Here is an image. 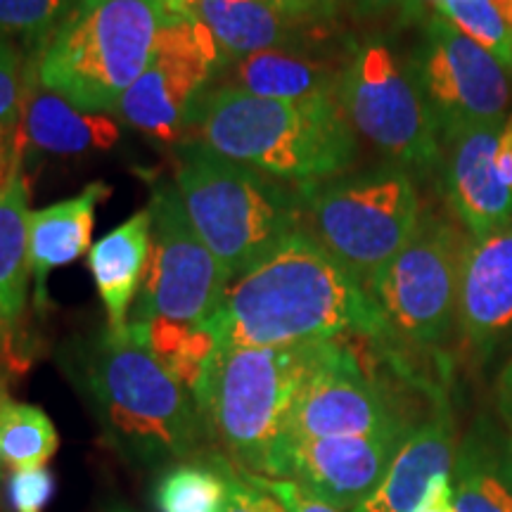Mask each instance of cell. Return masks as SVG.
I'll list each match as a JSON object with an SVG mask.
<instances>
[{"label":"cell","instance_id":"obj_1","mask_svg":"<svg viewBox=\"0 0 512 512\" xmlns=\"http://www.w3.org/2000/svg\"><path fill=\"white\" fill-rule=\"evenodd\" d=\"M207 328L219 351L294 347L349 332L389 335L368 287L306 228L294 230L259 264L230 280Z\"/></svg>","mask_w":512,"mask_h":512},{"label":"cell","instance_id":"obj_2","mask_svg":"<svg viewBox=\"0 0 512 512\" xmlns=\"http://www.w3.org/2000/svg\"><path fill=\"white\" fill-rule=\"evenodd\" d=\"M69 375L86 396L102 437L140 467L176 465L207 437L195 399L131 332L105 330L69 354Z\"/></svg>","mask_w":512,"mask_h":512},{"label":"cell","instance_id":"obj_3","mask_svg":"<svg viewBox=\"0 0 512 512\" xmlns=\"http://www.w3.org/2000/svg\"><path fill=\"white\" fill-rule=\"evenodd\" d=\"M188 131L192 143L278 181H328L356 159V136L337 98L268 100L211 86Z\"/></svg>","mask_w":512,"mask_h":512},{"label":"cell","instance_id":"obj_4","mask_svg":"<svg viewBox=\"0 0 512 512\" xmlns=\"http://www.w3.org/2000/svg\"><path fill=\"white\" fill-rule=\"evenodd\" d=\"M176 15L164 0H79L31 60V76L79 110L117 112Z\"/></svg>","mask_w":512,"mask_h":512},{"label":"cell","instance_id":"obj_5","mask_svg":"<svg viewBox=\"0 0 512 512\" xmlns=\"http://www.w3.org/2000/svg\"><path fill=\"white\" fill-rule=\"evenodd\" d=\"M332 344L335 339L216 354L195 401L209 434L221 441L240 470L273 475L294 399L330 354Z\"/></svg>","mask_w":512,"mask_h":512},{"label":"cell","instance_id":"obj_6","mask_svg":"<svg viewBox=\"0 0 512 512\" xmlns=\"http://www.w3.org/2000/svg\"><path fill=\"white\" fill-rule=\"evenodd\" d=\"M174 185L192 228L230 280L302 228V200L287 185L192 140L181 145Z\"/></svg>","mask_w":512,"mask_h":512},{"label":"cell","instance_id":"obj_7","mask_svg":"<svg viewBox=\"0 0 512 512\" xmlns=\"http://www.w3.org/2000/svg\"><path fill=\"white\" fill-rule=\"evenodd\" d=\"M302 209L313 238L366 287L422 219L413 178L396 164L302 185Z\"/></svg>","mask_w":512,"mask_h":512},{"label":"cell","instance_id":"obj_8","mask_svg":"<svg viewBox=\"0 0 512 512\" xmlns=\"http://www.w3.org/2000/svg\"><path fill=\"white\" fill-rule=\"evenodd\" d=\"M337 102L351 131L396 166L427 169L441 159V128L411 64L380 38L358 46L342 64Z\"/></svg>","mask_w":512,"mask_h":512},{"label":"cell","instance_id":"obj_9","mask_svg":"<svg viewBox=\"0 0 512 512\" xmlns=\"http://www.w3.org/2000/svg\"><path fill=\"white\" fill-rule=\"evenodd\" d=\"M152 238L145 278L128 325L169 320L204 325L223 302L230 278L185 214L174 183L152 181Z\"/></svg>","mask_w":512,"mask_h":512},{"label":"cell","instance_id":"obj_10","mask_svg":"<svg viewBox=\"0 0 512 512\" xmlns=\"http://www.w3.org/2000/svg\"><path fill=\"white\" fill-rule=\"evenodd\" d=\"M465 242L451 223L422 216L411 240L370 280L368 292L389 335L432 347L456 320Z\"/></svg>","mask_w":512,"mask_h":512},{"label":"cell","instance_id":"obj_11","mask_svg":"<svg viewBox=\"0 0 512 512\" xmlns=\"http://www.w3.org/2000/svg\"><path fill=\"white\" fill-rule=\"evenodd\" d=\"M228 60L202 22L174 17L162 29L150 62L121 98L117 112L128 126L159 143H178L202 95Z\"/></svg>","mask_w":512,"mask_h":512},{"label":"cell","instance_id":"obj_12","mask_svg":"<svg viewBox=\"0 0 512 512\" xmlns=\"http://www.w3.org/2000/svg\"><path fill=\"white\" fill-rule=\"evenodd\" d=\"M411 72L439 121L441 138L465 126H498L508 117L510 74L439 12L427 22Z\"/></svg>","mask_w":512,"mask_h":512},{"label":"cell","instance_id":"obj_13","mask_svg":"<svg viewBox=\"0 0 512 512\" xmlns=\"http://www.w3.org/2000/svg\"><path fill=\"white\" fill-rule=\"evenodd\" d=\"M392 432H403V427L380 389L361 373L356 358L335 342L325 361L299 389L287 420L285 441Z\"/></svg>","mask_w":512,"mask_h":512},{"label":"cell","instance_id":"obj_14","mask_svg":"<svg viewBox=\"0 0 512 512\" xmlns=\"http://www.w3.org/2000/svg\"><path fill=\"white\" fill-rule=\"evenodd\" d=\"M403 439L406 432L285 441L275 456L271 477L294 479L351 512L382 482Z\"/></svg>","mask_w":512,"mask_h":512},{"label":"cell","instance_id":"obj_15","mask_svg":"<svg viewBox=\"0 0 512 512\" xmlns=\"http://www.w3.org/2000/svg\"><path fill=\"white\" fill-rule=\"evenodd\" d=\"M498 126H465L444 133V183L453 211L470 238L512 221V190L496 174Z\"/></svg>","mask_w":512,"mask_h":512},{"label":"cell","instance_id":"obj_16","mask_svg":"<svg viewBox=\"0 0 512 512\" xmlns=\"http://www.w3.org/2000/svg\"><path fill=\"white\" fill-rule=\"evenodd\" d=\"M456 320L479 349H491L512 330V221L465 242Z\"/></svg>","mask_w":512,"mask_h":512},{"label":"cell","instance_id":"obj_17","mask_svg":"<svg viewBox=\"0 0 512 512\" xmlns=\"http://www.w3.org/2000/svg\"><path fill=\"white\" fill-rule=\"evenodd\" d=\"M342 67L297 46L261 50L228 62L216 76V88H233L268 100H328L337 98Z\"/></svg>","mask_w":512,"mask_h":512},{"label":"cell","instance_id":"obj_18","mask_svg":"<svg viewBox=\"0 0 512 512\" xmlns=\"http://www.w3.org/2000/svg\"><path fill=\"white\" fill-rule=\"evenodd\" d=\"M110 195V185L95 181L79 195L29 214V261L38 306H46V280L50 271L74 264L83 254L91 252L95 211Z\"/></svg>","mask_w":512,"mask_h":512},{"label":"cell","instance_id":"obj_19","mask_svg":"<svg viewBox=\"0 0 512 512\" xmlns=\"http://www.w3.org/2000/svg\"><path fill=\"white\" fill-rule=\"evenodd\" d=\"M150 238L152 211L145 207L100 238L88 252V268L107 313V330L114 335H124L128 330V316L150 259Z\"/></svg>","mask_w":512,"mask_h":512},{"label":"cell","instance_id":"obj_20","mask_svg":"<svg viewBox=\"0 0 512 512\" xmlns=\"http://www.w3.org/2000/svg\"><path fill=\"white\" fill-rule=\"evenodd\" d=\"M453 458L456 448L448 420L425 422L406 434L382 482L351 512H415L434 479L451 475Z\"/></svg>","mask_w":512,"mask_h":512},{"label":"cell","instance_id":"obj_21","mask_svg":"<svg viewBox=\"0 0 512 512\" xmlns=\"http://www.w3.org/2000/svg\"><path fill=\"white\" fill-rule=\"evenodd\" d=\"M22 131L31 145L53 155L105 152L119 143L121 128L112 114L86 112L29 79Z\"/></svg>","mask_w":512,"mask_h":512},{"label":"cell","instance_id":"obj_22","mask_svg":"<svg viewBox=\"0 0 512 512\" xmlns=\"http://www.w3.org/2000/svg\"><path fill=\"white\" fill-rule=\"evenodd\" d=\"M188 17L207 27L228 62L261 50L297 46L304 27L268 0H197Z\"/></svg>","mask_w":512,"mask_h":512},{"label":"cell","instance_id":"obj_23","mask_svg":"<svg viewBox=\"0 0 512 512\" xmlns=\"http://www.w3.org/2000/svg\"><path fill=\"white\" fill-rule=\"evenodd\" d=\"M22 169L0 190V318L15 325L29 297V207Z\"/></svg>","mask_w":512,"mask_h":512},{"label":"cell","instance_id":"obj_24","mask_svg":"<svg viewBox=\"0 0 512 512\" xmlns=\"http://www.w3.org/2000/svg\"><path fill=\"white\" fill-rule=\"evenodd\" d=\"M60 437L53 420L38 406L12 399L0 401V458L17 470L46 467L55 456Z\"/></svg>","mask_w":512,"mask_h":512},{"label":"cell","instance_id":"obj_25","mask_svg":"<svg viewBox=\"0 0 512 512\" xmlns=\"http://www.w3.org/2000/svg\"><path fill=\"white\" fill-rule=\"evenodd\" d=\"M223 496V477L214 463L171 465L155 486L159 512H216Z\"/></svg>","mask_w":512,"mask_h":512},{"label":"cell","instance_id":"obj_26","mask_svg":"<svg viewBox=\"0 0 512 512\" xmlns=\"http://www.w3.org/2000/svg\"><path fill=\"white\" fill-rule=\"evenodd\" d=\"M439 15L448 19L460 34L491 53L512 76V31L494 0H434Z\"/></svg>","mask_w":512,"mask_h":512},{"label":"cell","instance_id":"obj_27","mask_svg":"<svg viewBox=\"0 0 512 512\" xmlns=\"http://www.w3.org/2000/svg\"><path fill=\"white\" fill-rule=\"evenodd\" d=\"M76 5L79 0H0V36L24 41L36 53Z\"/></svg>","mask_w":512,"mask_h":512},{"label":"cell","instance_id":"obj_28","mask_svg":"<svg viewBox=\"0 0 512 512\" xmlns=\"http://www.w3.org/2000/svg\"><path fill=\"white\" fill-rule=\"evenodd\" d=\"M456 512H512V486L491 463L465 453L453 486Z\"/></svg>","mask_w":512,"mask_h":512},{"label":"cell","instance_id":"obj_29","mask_svg":"<svg viewBox=\"0 0 512 512\" xmlns=\"http://www.w3.org/2000/svg\"><path fill=\"white\" fill-rule=\"evenodd\" d=\"M209 460L223 477V496L216 512H287L271 491L256 484L233 460L226 456H211Z\"/></svg>","mask_w":512,"mask_h":512},{"label":"cell","instance_id":"obj_30","mask_svg":"<svg viewBox=\"0 0 512 512\" xmlns=\"http://www.w3.org/2000/svg\"><path fill=\"white\" fill-rule=\"evenodd\" d=\"M31 72L10 38L0 36V126H19Z\"/></svg>","mask_w":512,"mask_h":512},{"label":"cell","instance_id":"obj_31","mask_svg":"<svg viewBox=\"0 0 512 512\" xmlns=\"http://www.w3.org/2000/svg\"><path fill=\"white\" fill-rule=\"evenodd\" d=\"M55 491V477L46 467L17 470L8 479V496L15 512H43Z\"/></svg>","mask_w":512,"mask_h":512},{"label":"cell","instance_id":"obj_32","mask_svg":"<svg viewBox=\"0 0 512 512\" xmlns=\"http://www.w3.org/2000/svg\"><path fill=\"white\" fill-rule=\"evenodd\" d=\"M247 475L252 477L259 486H264L266 491H271V494L285 505L287 512H349V510L337 508V505L325 501V498L316 496L313 491L306 489V486L294 482V479L252 475V472H247Z\"/></svg>","mask_w":512,"mask_h":512},{"label":"cell","instance_id":"obj_33","mask_svg":"<svg viewBox=\"0 0 512 512\" xmlns=\"http://www.w3.org/2000/svg\"><path fill=\"white\" fill-rule=\"evenodd\" d=\"M268 3L304 27L323 22L337 8V0H268Z\"/></svg>","mask_w":512,"mask_h":512},{"label":"cell","instance_id":"obj_34","mask_svg":"<svg viewBox=\"0 0 512 512\" xmlns=\"http://www.w3.org/2000/svg\"><path fill=\"white\" fill-rule=\"evenodd\" d=\"M415 512H456L451 475H441L434 479Z\"/></svg>","mask_w":512,"mask_h":512},{"label":"cell","instance_id":"obj_35","mask_svg":"<svg viewBox=\"0 0 512 512\" xmlns=\"http://www.w3.org/2000/svg\"><path fill=\"white\" fill-rule=\"evenodd\" d=\"M351 3H354V10L361 17H382L408 8L413 0H351Z\"/></svg>","mask_w":512,"mask_h":512},{"label":"cell","instance_id":"obj_36","mask_svg":"<svg viewBox=\"0 0 512 512\" xmlns=\"http://www.w3.org/2000/svg\"><path fill=\"white\" fill-rule=\"evenodd\" d=\"M166 8H169L174 15L178 17H188V10L192 3H197V0H164Z\"/></svg>","mask_w":512,"mask_h":512},{"label":"cell","instance_id":"obj_37","mask_svg":"<svg viewBox=\"0 0 512 512\" xmlns=\"http://www.w3.org/2000/svg\"><path fill=\"white\" fill-rule=\"evenodd\" d=\"M494 5H496V10L501 12L505 24H508L510 31H512V0H494Z\"/></svg>","mask_w":512,"mask_h":512},{"label":"cell","instance_id":"obj_38","mask_svg":"<svg viewBox=\"0 0 512 512\" xmlns=\"http://www.w3.org/2000/svg\"><path fill=\"white\" fill-rule=\"evenodd\" d=\"M8 330H10V325L5 323L3 318H0V351H3V344H5V339H8Z\"/></svg>","mask_w":512,"mask_h":512},{"label":"cell","instance_id":"obj_39","mask_svg":"<svg viewBox=\"0 0 512 512\" xmlns=\"http://www.w3.org/2000/svg\"><path fill=\"white\" fill-rule=\"evenodd\" d=\"M107 512H133V510L126 508V505H112V508L107 510Z\"/></svg>","mask_w":512,"mask_h":512},{"label":"cell","instance_id":"obj_40","mask_svg":"<svg viewBox=\"0 0 512 512\" xmlns=\"http://www.w3.org/2000/svg\"><path fill=\"white\" fill-rule=\"evenodd\" d=\"M3 399H8V396H5L3 384H0V401H3ZM0 472H3V458H0Z\"/></svg>","mask_w":512,"mask_h":512},{"label":"cell","instance_id":"obj_41","mask_svg":"<svg viewBox=\"0 0 512 512\" xmlns=\"http://www.w3.org/2000/svg\"><path fill=\"white\" fill-rule=\"evenodd\" d=\"M510 396H512V384H510Z\"/></svg>","mask_w":512,"mask_h":512}]
</instances>
